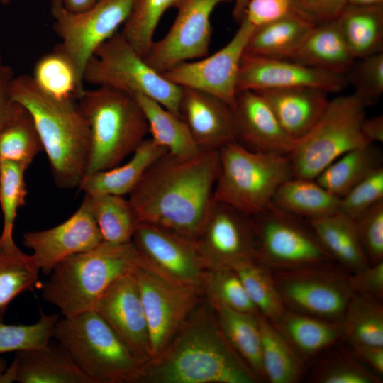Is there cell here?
<instances>
[{
  "mask_svg": "<svg viewBox=\"0 0 383 383\" xmlns=\"http://www.w3.org/2000/svg\"><path fill=\"white\" fill-rule=\"evenodd\" d=\"M218 170V150L189 156L167 152L148 169L128 199L140 222L194 239L214 202Z\"/></svg>",
  "mask_w": 383,
  "mask_h": 383,
  "instance_id": "1",
  "label": "cell"
},
{
  "mask_svg": "<svg viewBox=\"0 0 383 383\" xmlns=\"http://www.w3.org/2000/svg\"><path fill=\"white\" fill-rule=\"evenodd\" d=\"M226 340L204 298L163 350L147 362L139 383H257Z\"/></svg>",
  "mask_w": 383,
  "mask_h": 383,
  "instance_id": "2",
  "label": "cell"
},
{
  "mask_svg": "<svg viewBox=\"0 0 383 383\" xmlns=\"http://www.w3.org/2000/svg\"><path fill=\"white\" fill-rule=\"evenodd\" d=\"M9 91L33 120L56 186L79 187L89 158L90 129L76 99L50 95L30 74L14 76Z\"/></svg>",
  "mask_w": 383,
  "mask_h": 383,
  "instance_id": "3",
  "label": "cell"
},
{
  "mask_svg": "<svg viewBox=\"0 0 383 383\" xmlns=\"http://www.w3.org/2000/svg\"><path fill=\"white\" fill-rule=\"evenodd\" d=\"M139 262L132 241L116 244L103 240L59 262L40 284L42 297L64 317L94 309L106 288L119 277L132 274Z\"/></svg>",
  "mask_w": 383,
  "mask_h": 383,
  "instance_id": "4",
  "label": "cell"
},
{
  "mask_svg": "<svg viewBox=\"0 0 383 383\" xmlns=\"http://www.w3.org/2000/svg\"><path fill=\"white\" fill-rule=\"evenodd\" d=\"M53 338L93 383H139L145 363L94 309L59 319Z\"/></svg>",
  "mask_w": 383,
  "mask_h": 383,
  "instance_id": "5",
  "label": "cell"
},
{
  "mask_svg": "<svg viewBox=\"0 0 383 383\" xmlns=\"http://www.w3.org/2000/svg\"><path fill=\"white\" fill-rule=\"evenodd\" d=\"M90 129L86 174L112 168L145 139L148 126L135 97L104 87L84 89L77 99Z\"/></svg>",
  "mask_w": 383,
  "mask_h": 383,
  "instance_id": "6",
  "label": "cell"
},
{
  "mask_svg": "<svg viewBox=\"0 0 383 383\" xmlns=\"http://www.w3.org/2000/svg\"><path fill=\"white\" fill-rule=\"evenodd\" d=\"M218 151L214 198L248 215L264 211L279 186L293 177L287 155L252 151L236 141Z\"/></svg>",
  "mask_w": 383,
  "mask_h": 383,
  "instance_id": "7",
  "label": "cell"
},
{
  "mask_svg": "<svg viewBox=\"0 0 383 383\" xmlns=\"http://www.w3.org/2000/svg\"><path fill=\"white\" fill-rule=\"evenodd\" d=\"M366 106L354 93L329 100L313 126L287 154L293 177L315 179L348 151L369 143L361 126Z\"/></svg>",
  "mask_w": 383,
  "mask_h": 383,
  "instance_id": "8",
  "label": "cell"
},
{
  "mask_svg": "<svg viewBox=\"0 0 383 383\" xmlns=\"http://www.w3.org/2000/svg\"><path fill=\"white\" fill-rule=\"evenodd\" d=\"M84 82L146 96L179 117L182 88L150 67L121 32L95 51L85 67Z\"/></svg>",
  "mask_w": 383,
  "mask_h": 383,
  "instance_id": "9",
  "label": "cell"
},
{
  "mask_svg": "<svg viewBox=\"0 0 383 383\" xmlns=\"http://www.w3.org/2000/svg\"><path fill=\"white\" fill-rule=\"evenodd\" d=\"M253 257L272 270L334 262L308 221L272 203L252 216Z\"/></svg>",
  "mask_w": 383,
  "mask_h": 383,
  "instance_id": "10",
  "label": "cell"
},
{
  "mask_svg": "<svg viewBox=\"0 0 383 383\" xmlns=\"http://www.w3.org/2000/svg\"><path fill=\"white\" fill-rule=\"evenodd\" d=\"M134 0H99L81 11L67 10L62 0H51L52 27L60 42L53 50L73 67L84 87L87 63L97 48L118 32L127 18Z\"/></svg>",
  "mask_w": 383,
  "mask_h": 383,
  "instance_id": "11",
  "label": "cell"
},
{
  "mask_svg": "<svg viewBox=\"0 0 383 383\" xmlns=\"http://www.w3.org/2000/svg\"><path fill=\"white\" fill-rule=\"evenodd\" d=\"M333 262L292 270H272L286 309L342 321L353 293L349 273Z\"/></svg>",
  "mask_w": 383,
  "mask_h": 383,
  "instance_id": "12",
  "label": "cell"
},
{
  "mask_svg": "<svg viewBox=\"0 0 383 383\" xmlns=\"http://www.w3.org/2000/svg\"><path fill=\"white\" fill-rule=\"evenodd\" d=\"M133 274L148 322L152 359L171 341L204 296L201 289L170 282L140 260Z\"/></svg>",
  "mask_w": 383,
  "mask_h": 383,
  "instance_id": "13",
  "label": "cell"
},
{
  "mask_svg": "<svg viewBox=\"0 0 383 383\" xmlns=\"http://www.w3.org/2000/svg\"><path fill=\"white\" fill-rule=\"evenodd\" d=\"M229 42L211 55L179 63L162 75L180 87L197 89L213 95L233 108L242 57L254 30L243 18Z\"/></svg>",
  "mask_w": 383,
  "mask_h": 383,
  "instance_id": "14",
  "label": "cell"
},
{
  "mask_svg": "<svg viewBox=\"0 0 383 383\" xmlns=\"http://www.w3.org/2000/svg\"><path fill=\"white\" fill-rule=\"evenodd\" d=\"M140 260L163 278L202 289L207 269L194 239L140 222L132 238Z\"/></svg>",
  "mask_w": 383,
  "mask_h": 383,
  "instance_id": "15",
  "label": "cell"
},
{
  "mask_svg": "<svg viewBox=\"0 0 383 383\" xmlns=\"http://www.w3.org/2000/svg\"><path fill=\"white\" fill-rule=\"evenodd\" d=\"M232 0H184L166 35L153 42L144 59L162 73L186 61L200 59L209 52L212 26L211 16L221 3Z\"/></svg>",
  "mask_w": 383,
  "mask_h": 383,
  "instance_id": "16",
  "label": "cell"
},
{
  "mask_svg": "<svg viewBox=\"0 0 383 383\" xmlns=\"http://www.w3.org/2000/svg\"><path fill=\"white\" fill-rule=\"evenodd\" d=\"M194 240L207 270L254 260L252 216L216 199Z\"/></svg>",
  "mask_w": 383,
  "mask_h": 383,
  "instance_id": "17",
  "label": "cell"
},
{
  "mask_svg": "<svg viewBox=\"0 0 383 383\" xmlns=\"http://www.w3.org/2000/svg\"><path fill=\"white\" fill-rule=\"evenodd\" d=\"M345 75L330 73L292 60L271 59L243 54L237 81V92L311 87L329 93L348 86Z\"/></svg>",
  "mask_w": 383,
  "mask_h": 383,
  "instance_id": "18",
  "label": "cell"
},
{
  "mask_svg": "<svg viewBox=\"0 0 383 383\" xmlns=\"http://www.w3.org/2000/svg\"><path fill=\"white\" fill-rule=\"evenodd\" d=\"M103 241L85 195L78 209L63 223L51 228L23 234V245L43 274L49 275L66 257L89 250Z\"/></svg>",
  "mask_w": 383,
  "mask_h": 383,
  "instance_id": "19",
  "label": "cell"
},
{
  "mask_svg": "<svg viewBox=\"0 0 383 383\" xmlns=\"http://www.w3.org/2000/svg\"><path fill=\"white\" fill-rule=\"evenodd\" d=\"M94 309L144 363L151 359L150 333L138 283L133 273L113 282Z\"/></svg>",
  "mask_w": 383,
  "mask_h": 383,
  "instance_id": "20",
  "label": "cell"
},
{
  "mask_svg": "<svg viewBox=\"0 0 383 383\" xmlns=\"http://www.w3.org/2000/svg\"><path fill=\"white\" fill-rule=\"evenodd\" d=\"M232 111L236 142L255 152L285 155L290 152L294 140L283 129L260 92L238 91Z\"/></svg>",
  "mask_w": 383,
  "mask_h": 383,
  "instance_id": "21",
  "label": "cell"
},
{
  "mask_svg": "<svg viewBox=\"0 0 383 383\" xmlns=\"http://www.w3.org/2000/svg\"><path fill=\"white\" fill-rule=\"evenodd\" d=\"M179 115L202 150H219L235 141L232 108L208 93L181 87Z\"/></svg>",
  "mask_w": 383,
  "mask_h": 383,
  "instance_id": "22",
  "label": "cell"
},
{
  "mask_svg": "<svg viewBox=\"0 0 383 383\" xmlns=\"http://www.w3.org/2000/svg\"><path fill=\"white\" fill-rule=\"evenodd\" d=\"M93 383L67 350L51 340L43 346L15 352L6 383Z\"/></svg>",
  "mask_w": 383,
  "mask_h": 383,
  "instance_id": "23",
  "label": "cell"
},
{
  "mask_svg": "<svg viewBox=\"0 0 383 383\" xmlns=\"http://www.w3.org/2000/svg\"><path fill=\"white\" fill-rule=\"evenodd\" d=\"M258 92L267 100L283 129L294 140L313 126L329 101L327 92L311 87Z\"/></svg>",
  "mask_w": 383,
  "mask_h": 383,
  "instance_id": "24",
  "label": "cell"
},
{
  "mask_svg": "<svg viewBox=\"0 0 383 383\" xmlns=\"http://www.w3.org/2000/svg\"><path fill=\"white\" fill-rule=\"evenodd\" d=\"M152 138L145 139L133 152L128 162L112 168L85 175L79 188L87 195L129 194L148 169L167 153Z\"/></svg>",
  "mask_w": 383,
  "mask_h": 383,
  "instance_id": "25",
  "label": "cell"
},
{
  "mask_svg": "<svg viewBox=\"0 0 383 383\" xmlns=\"http://www.w3.org/2000/svg\"><path fill=\"white\" fill-rule=\"evenodd\" d=\"M272 323L305 362L343 339L342 321H329L287 309L279 320Z\"/></svg>",
  "mask_w": 383,
  "mask_h": 383,
  "instance_id": "26",
  "label": "cell"
},
{
  "mask_svg": "<svg viewBox=\"0 0 383 383\" xmlns=\"http://www.w3.org/2000/svg\"><path fill=\"white\" fill-rule=\"evenodd\" d=\"M292 60L345 75L355 61L335 20L315 25Z\"/></svg>",
  "mask_w": 383,
  "mask_h": 383,
  "instance_id": "27",
  "label": "cell"
},
{
  "mask_svg": "<svg viewBox=\"0 0 383 383\" xmlns=\"http://www.w3.org/2000/svg\"><path fill=\"white\" fill-rule=\"evenodd\" d=\"M307 221L333 261L347 272L370 265L360 243L354 218L338 211Z\"/></svg>",
  "mask_w": 383,
  "mask_h": 383,
  "instance_id": "28",
  "label": "cell"
},
{
  "mask_svg": "<svg viewBox=\"0 0 383 383\" xmlns=\"http://www.w3.org/2000/svg\"><path fill=\"white\" fill-rule=\"evenodd\" d=\"M316 24L297 13L254 28L244 54L291 60Z\"/></svg>",
  "mask_w": 383,
  "mask_h": 383,
  "instance_id": "29",
  "label": "cell"
},
{
  "mask_svg": "<svg viewBox=\"0 0 383 383\" xmlns=\"http://www.w3.org/2000/svg\"><path fill=\"white\" fill-rule=\"evenodd\" d=\"M211 306L219 328L230 345L259 380L265 381L262 364L259 313H244L221 305Z\"/></svg>",
  "mask_w": 383,
  "mask_h": 383,
  "instance_id": "30",
  "label": "cell"
},
{
  "mask_svg": "<svg viewBox=\"0 0 383 383\" xmlns=\"http://www.w3.org/2000/svg\"><path fill=\"white\" fill-rule=\"evenodd\" d=\"M340 198L331 194L315 179L292 177L276 191L272 204L304 220L330 216L339 211Z\"/></svg>",
  "mask_w": 383,
  "mask_h": 383,
  "instance_id": "31",
  "label": "cell"
},
{
  "mask_svg": "<svg viewBox=\"0 0 383 383\" xmlns=\"http://www.w3.org/2000/svg\"><path fill=\"white\" fill-rule=\"evenodd\" d=\"M381 149L374 143L354 148L327 166L315 179L331 194L342 198L358 182L382 167Z\"/></svg>",
  "mask_w": 383,
  "mask_h": 383,
  "instance_id": "32",
  "label": "cell"
},
{
  "mask_svg": "<svg viewBox=\"0 0 383 383\" xmlns=\"http://www.w3.org/2000/svg\"><path fill=\"white\" fill-rule=\"evenodd\" d=\"M336 21L355 59L382 52L383 4L347 5Z\"/></svg>",
  "mask_w": 383,
  "mask_h": 383,
  "instance_id": "33",
  "label": "cell"
},
{
  "mask_svg": "<svg viewBox=\"0 0 383 383\" xmlns=\"http://www.w3.org/2000/svg\"><path fill=\"white\" fill-rule=\"evenodd\" d=\"M262 339V364L265 382L297 383L306 372V362L265 317L258 314Z\"/></svg>",
  "mask_w": 383,
  "mask_h": 383,
  "instance_id": "34",
  "label": "cell"
},
{
  "mask_svg": "<svg viewBox=\"0 0 383 383\" xmlns=\"http://www.w3.org/2000/svg\"><path fill=\"white\" fill-rule=\"evenodd\" d=\"M39 272L33 255L21 250L13 236L0 235V318L16 297L38 284Z\"/></svg>",
  "mask_w": 383,
  "mask_h": 383,
  "instance_id": "35",
  "label": "cell"
},
{
  "mask_svg": "<svg viewBox=\"0 0 383 383\" xmlns=\"http://www.w3.org/2000/svg\"><path fill=\"white\" fill-rule=\"evenodd\" d=\"M133 96L145 116L151 138L168 153L189 156L201 150L180 117L146 96L137 94Z\"/></svg>",
  "mask_w": 383,
  "mask_h": 383,
  "instance_id": "36",
  "label": "cell"
},
{
  "mask_svg": "<svg viewBox=\"0 0 383 383\" xmlns=\"http://www.w3.org/2000/svg\"><path fill=\"white\" fill-rule=\"evenodd\" d=\"M85 195L104 241L116 244L132 241L140 221L129 199L108 194Z\"/></svg>",
  "mask_w": 383,
  "mask_h": 383,
  "instance_id": "37",
  "label": "cell"
},
{
  "mask_svg": "<svg viewBox=\"0 0 383 383\" xmlns=\"http://www.w3.org/2000/svg\"><path fill=\"white\" fill-rule=\"evenodd\" d=\"M382 301L353 294L342 320L343 339L350 346L383 347Z\"/></svg>",
  "mask_w": 383,
  "mask_h": 383,
  "instance_id": "38",
  "label": "cell"
},
{
  "mask_svg": "<svg viewBox=\"0 0 383 383\" xmlns=\"http://www.w3.org/2000/svg\"><path fill=\"white\" fill-rule=\"evenodd\" d=\"M43 150L30 114L18 104L15 113L0 131V160L17 162L28 169Z\"/></svg>",
  "mask_w": 383,
  "mask_h": 383,
  "instance_id": "39",
  "label": "cell"
},
{
  "mask_svg": "<svg viewBox=\"0 0 383 383\" xmlns=\"http://www.w3.org/2000/svg\"><path fill=\"white\" fill-rule=\"evenodd\" d=\"M184 0H134L122 26L121 34L143 58L154 40L153 37L164 13L178 9Z\"/></svg>",
  "mask_w": 383,
  "mask_h": 383,
  "instance_id": "40",
  "label": "cell"
},
{
  "mask_svg": "<svg viewBox=\"0 0 383 383\" xmlns=\"http://www.w3.org/2000/svg\"><path fill=\"white\" fill-rule=\"evenodd\" d=\"M233 270L258 313L272 323L279 320L286 307L277 289L272 270L255 260L241 263Z\"/></svg>",
  "mask_w": 383,
  "mask_h": 383,
  "instance_id": "41",
  "label": "cell"
},
{
  "mask_svg": "<svg viewBox=\"0 0 383 383\" xmlns=\"http://www.w3.org/2000/svg\"><path fill=\"white\" fill-rule=\"evenodd\" d=\"M31 76L40 89L57 98L77 100L85 89L70 62L55 50L37 60Z\"/></svg>",
  "mask_w": 383,
  "mask_h": 383,
  "instance_id": "42",
  "label": "cell"
},
{
  "mask_svg": "<svg viewBox=\"0 0 383 383\" xmlns=\"http://www.w3.org/2000/svg\"><path fill=\"white\" fill-rule=\"evenodd\" d=\"M202 291L211 305H221L244 313H258L233 269L207 270Z\"/></svg>",
  "mask_w": 383,
  "mask_h": 383,
  "instance_id": "43",
  "label": "cell"
},
{
  "mask_svg": "<svg viewBox=\"0 0 383 383\" xmlns=\"http://www.w3.org/2000/svg\"><path fill=\"white\" fill-rule=\"evenodd\" d=\"M316 383H380L379 375L357 360L351 353L339 351L323 359L311 374Z\"/></svg>",
  "mask_w": 383,
  "mask_h": 383,
  "instance_id": "44",
  "label": "cell"
},
{
  "mask_svg": "<svg viewBox=\"0 0 383 383\" xmlns=\"http://www.w3.org/2000/svg\"><path fill=\"white\" fill-rule=\"evenodd\" d=\"M56 314L40 312L39 320L33 324H6L0 318V355L38 348L53 338L59 320Z\"/></svg>",
  "mask_w": 383,
  "mask_h": 383,
  "instance_id": "45",
  "label": "cell"
},
{
  "mask_svg": "<svg viewBox=\"0 0 383 383\" xmlns=\"http://www.w3.org/2000/svg\"><path fill=\"white\" fill-rule=\"evenodd\" d=\"M22 165L0 160V206L3 214L1 235L12 237L14 223L19 208L26 204L27 196Z\"/></svg>",
  "mask_w": 383,
  "mask_h": 383,
  "instance_id": "46",
  "label": "cell"
},
{
  "mask_svg": "<svg viewBox=\"0 0 383 383\" xmlns=\"http://www.w3.org/2000/svg\"><path fill=\"white\" fill-rule=\"evenodd\" d=\"M345 76L366 107L376 105L383 94V51L356 59Z\"/></svg>",
  "mask_w": 383,
  "mask_h": 383,
  "instance_id": "47",
  "label": "cell"
},
{
  "mask_svg": "<svg viewBox=\"0 0 383 383\" xmlns=\"http://www.w3.org/2000/svg\"><path fill=\"white\" fill-rule=\"evenodd\" d=\"M358 238L370 264L383 261V200L355 219Z\"/></svg>",
  "mask_w": 383,
  "mask_h": 383,
  "instance_id": "48",
  "label": "cell"
},
{
  "mask_svg": "<svg viewBox=\"0 0 383 383\" xmlns=\"http://www.w3.org/2000/svg\"><path fill=\"white\" fill-rule=\"evenodd\" d=\"M383 200V167L367 176L340 198L339 211L355 219Z\"/></svg>",
  "mask_w": 383,
  "mask_h": 383,
  "instance_id": "49",
  "label": "cell"
},
{
  "mask_svg": "<svg viewBox=\"0 0 383 383\" xmlns=\"http://www.w3.org/2000/svg\"><path fill=\"white\" fill-rule=\"evenodd\" d=\"M294 13L292 0H248L243 18L257 28Z\"/></svg>",
  "mask_w": 383,
  "mask_h": 383,
  "instance_id": "50",
  "label": "cell"
},
{
  "mask_svg": "<svg viewBox=\"0 0 383 383\" xmlns=\"http://www.w3.org/2000/svg\"><path fill=\"white\" fill-rule=\"evenodd\" d=\"M295 11L314 24L338 18L348 0H292Z\"/></svg>",
  "mask_w": 383,
  "mask_h": 383,
  "instance_id": "51",
  "label": "cell"
},
{
  "mask_svg": "<svg viewBox=\"0 0 383 383\" xmlns=\"http://www.w3.org/2000/svg\"><path fill=\"white\" fill-rule=\"evenodd\" d=\"M349 284L353 294L383 299V261L349 273Z\"/></svg>",
  "mask_w": 383,
  "mask_h": 383,
  "instance_id": "52",
  "label": "cell"
},
{
  "mask_svg": "<svg viewBox=\"0 0 383 383\" xmlns=\"http://www.w3.org/2000/svg\"><path fill=\"white\" fill-rule=\"evenodd\" d=\"M13 69L6 65H0V131L11 120L18 107L10 95V84L14 77Z\"/></svg>",
  "mask_w": 383,
  "mask_h": 383,
  "instance_id": "53",
  "label": "cell"
},
{
  "mask_svg": "<svg viewBox=\"0 0 383 383\" xmlns=\"http://www.w3.org/2000/svg\"><path fill=\"white\" fill-rule=\"evenodd\" d=\"M350 352L360 362L379 376L383 374V347L374 345L350 346Z\"/></svg>",
  "mask_w": 383,
  "mask_h": 383,
  "instance_id": "54",
  "label": "cell"
},
{
  "mask_svg": "<svg viewBox=\"0 0 383 383\" xmlns=\"http://www.w3.org/2000/svg\"><path fill=\"white\" fill-rule=\"evenodd\" d=\"M362 133L369 143L383 142V116L377 115L364 119L361 126Z\"/></svg>",
  "mask_w": 383,
  "mask_h": 383,
  "instance_id": "55",
  "label": "cell"
},
{
  "mask_svg": "<svg viewBox=\"0 0 383 383\" xmlns=\"http://www.w3.org/2000/svg\"><path fill=\"white\" fill-rule=\"evenodd\" d=\"M64 6L72 12H81L93 6L99 0H62Z\"/></svg>",
  "mask_w": 383,
  "mask_h": 383,
  "instance_id": "56",
  "label": "cell"
},
{
  "mask_svg": "<svg viewBox=\"0 0 383 383\" xmlns=\"http://www.w3.org/2000/svg\"><path fill=\"white\" fill-rule=\"evenodd\" d=\"M248 1V0H234L235 3L233 9V16L238 23H240L243 18Z\"/></svg>",
  "mask_w": 383,
  "mask_h": 383,
  "instance_id": "57",
  "label": "cell"
},
{
  "mask_svg": "<svg viewBox=\"0 0 383 383\" xmlns=\"http://www.w3.org/2000/svg\"><path fill=\"white\" fill-rule=\"evenodd\" d=\"M383 4V0H348V5L375 6Z\"/></svg>",
  "mask_w": 383,
  "mask_h": 383,
  "instance_id": "58",
  "label": "cell"
},
{
  "mask_svg": "<svg viewBox=\"0 0 383 383\" xmlns=\"http://www.w3.org/2000/svg\"><path fill=\"white\" fill-rule=\"evenodd\" d=\"M7 364L5 360L0 357V383H5Z\"/></svg>",
  "mask_w": 383,
  "mask_h": 383,
  "instance_id": "59",
  "label": "cell"
},
{
  "mask_svg": "<svg viewBox=\"0 0 383 383\" xmlns=\"http://www.w3.org/2000/svg\"><path fill=\"white\" fill-rule=\"evenodd\" d=\"M13 0H0V4L2 5H8L11 4Z\"/></svg>",
  "mask_w": 383,
  "mask_h": 383,
  "instance_id": "60",
  "label": "cell"
},
{
  "mask_svg": "<svg viewBox=\"0 0 383 383\" xmlns=\"http://www.w3.org/2000/svg\"><path fill=\"white\" fill-rule=\"evenodd\" d=\"M2 65V57H1V55L0 53V65Z\"/></svg>",
  "mask_w": 383,
  "mask_h": 383,
  "instance_id": "61",
  "label": "cell"
}]
</instances>
